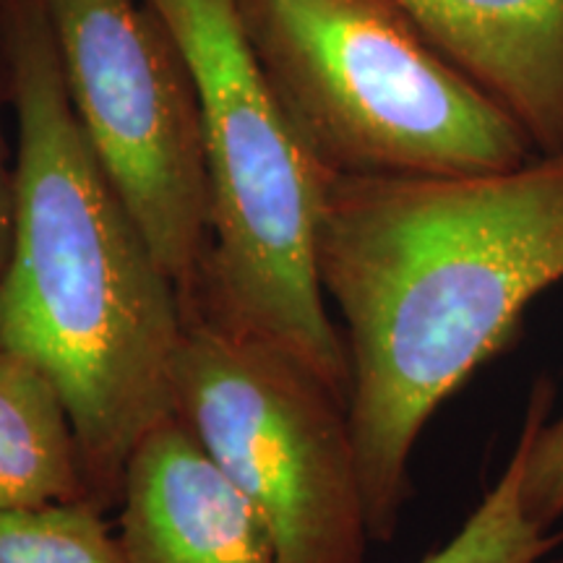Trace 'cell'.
<instances>
[{
    "label": "cell",
    "instance_id": "obj_1",
    "mask_svg": "<svg viewBox=\"0 0 563 563\" xmlns=\"http://www.w3.org/2000/svg\"><path fill=\"white\" fill-rule=\"evenodd\" d=\"M319 277L344 323L371 540L389 543L422 428L563 282V152L473 175H334Z\"/></svg>",
    "mask_w": 563,
    "mask_h": 563
},
{
    "label": "cell",
    "instance_id": "obj_2",
    "mask_svg": "<svg viewBox=\"0 0 563 563\" xmlns=\"http://www.w3.org/2000/svg\"><path fill=\"white\" fill-rule=\"evenodd\" d=\"M0 40L16 115L0 347L60 391L104 506L144 435L173 418L186 313L76 121L45 0H0Z\"/></svg>",
    "mask_w": 563,
    "mask_h": 563
},
{
    "label": "cell",
    "instance_id": "obj_3",
    "mask_svg": "<svg viewBox=\"0 0 563 563\" xmlns=\"http://www.w3.org/2000/svg\"><path fill=\"white\" fill-rule=\"evenodd\" d=\"M170 26L199 89L209 249L199 313L300 363L347 402L350 363L319 277L334 175L266 81L238 0H146Z\"/></svg>",
    "mask_w": 563,
    "mask_h": 563
},
{
    "label": "cell",
    "instance_id": "obj_4",
    "mask_svg": "<svg viewBox=\"0 0 563 563\" xmlns=\"http://www.w3.org/2000/svg\"><path fill=\"white\" fill-rule=\"evenodd\" d=\"M266 81L336 175H473L538 157L389 0H238Z\"/></svg>",
    "mask_w": 563,
    "mask_h": 563
},
{
    "label": "cell",
    "instance_id": "obj_5",
    "mask_svg": "<svg viewBox=\"0 0 563 563\" xmlns=\"http://www.w3.org/2000/svg\"><path fill=\"white\" fill-rule=\"evenodd\" d=\"M173 418L258 511L279 563H363L368 506L347 402L311 371L196 316Z\"/></svg>",
    "mask_w": 563,
    "mask_h": 563
},
{
    "label": "cell",
    "instance_id": "obj_6",
    "mask_svg": "<svg viewBox=\"0 0 563 563\" xmlns=\"http://www.w3.org/2000/svg\"><path fill=\"white\" fill-rule=\"evenodd\" d=\"M76 121L180 295L199 313L207 139L191 66L146 0H45Z\"/></svg>",
    "mask_w": 563,
    "mask_h": 563
},
{
    "label": "cell",
    "instance_id": "obj_7",
    "mask_svg": "<svg viewBox=\"0 0 563 563\" xmlns=\"http://www.w3.org/2000/svg\"><path fill=\"white\" fill-rule=\"evenodd\" d=\"M118 501L125 563H279L258 511L175 418L131 454Z\"/></svg>",
    "mask_w": 563,
    "mask_h": 563
},
{
    "label": "cell",
    "instance_id": "obj_8",
    "mask_svg": "<svg viewBox=\"0 0 563 563\" xmlns=\"http://www.w3.org/2000/svg\"><path fill=\"white\" fill-rule=\"evenodd\" d=\"M431 45L522 125L563 152V0H389Z\"/></svg>",
    "mask_w": 563,
    "mask_h": 563
},
{
    "label": "cell",
    "instance_id": "obj_9",
    "mask_svg": "<svg viewBox=\"0 0 563 563\" xmlns=\"http://www.w3.org/2000/svg\"><path fill=\"white\" fill-rule=\"evenodd\" d=\"M84 498L91 501L60 391L37 365L0 347V511Z\"/></svg>",
    "mask_w": 563,
    "mask_h": 563
},
{
    "label": "cell",
    "instance_id": "obj_10",
    "mask_svg": "<svg viewBox=\"0 0 563 563\" xmlns=\"http://www.w3.org/2000/svg\"><path fill=\"white\" fill-rule=\"evenodd\" d=\"M519 477L522 454L514 446L501 477L485 493L462 530L420 563H538L551 555L563 543V532L543 530L527 517Z\"/></svg>",
    "mask_w": 563,
    "mask_h": 563
},
{
    "label": "cell",
    "instance_id": "obj_11",
    "mask_svg": "<svg viewBox=\"0 0 563 563\" xmlns=\"http://www.w3.org/2000/svg\"><path fill=\"white\" fill-rule=\"evenodd\" d=\"M89 498L0 511V563H125Z\"/></svg>",
    "mask_w": 563,
    "mask_h": 563
},
{
    "label": "cell",
    "instance_id": "obj_12",
    "mask_svg": "<svg viewBox=\"0 0 563 563\" xmlns=\"http://www.w3.org/2000/svg\"><path fill=\"white\" fill-rule=\"evenodd\" d=\"M551 378H534L522 428L514 446L522 454L519 496L527 517L543 530L563 517V412L553 415Z\"/></svg>",
    "mask_w": 563,
    "mask_h": 563
},
{
    "label": "cell",
    "instance_id": "obj_13",
    "mask_svg": "<svg viewBox=\"0 0 563 563\" xmlns=\"http://www.w3.org/2000/svg\"><path fill=\"white\" fill-rule=\"evenodd\" d=\"M11 232H13V167L9 165L3 125H0V269H3L5 256H9Z\"/></svg>",
    "mask_w": 563,
    "mask_h": 563
},
{
    "label": "cell",
    "instance_id": "obj_14",
    "mask_svg": "<svg viewBox=\"0 0 563 563\" xmlns=\"http://www.w3.org/2000/svg\"><path fill=\"white\" fill-rule=\"evenodd\" d=\"M545 559H548V555H545ZM545 559H540L538 563H563V559H553V561H545Z\"/></svg>",
    "mask_w": 563,
    "mask_h": 563
}]
</instances>
